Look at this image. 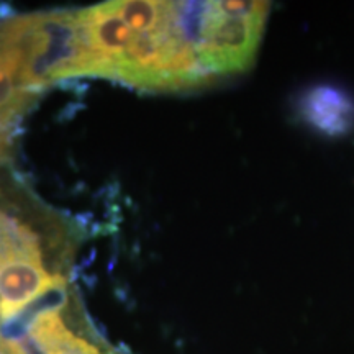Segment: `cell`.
<instances>
[{"label":"cell","mask_w":354,"mask_h":354,"mask_svg":"<svg viewBox=\"0 0 354 354\" xmlns=\"http://www.w3.org/2000/svg\"><path fill=\"white\" fill-rule=\"evenodd\" d=\"M269 12V2H202L197 55L212 81L254 64Z\"/></svg>","instance_id":"1"},{"label":"cell","mask_w":354,"mask_h":354,"mask_svg":"<svg viewBox=\"0 0 354 354\" xmlns=\"http://www.w3.org/2000/svg\"><path fill=\"white\" fill-rule=\"evenodd\" d=\"M12 138H13V130L3 127L2 123H0V161H3V159L7 158L8 151H10Z\"/></svg>","instance_id":"2"},{"label":"cell","mask_w":354,"mask_h":354,"mask_svg":"<svg viewBox=\"0 0 354 354\" xmlns=\"http://www.w3.org/2000/svg\"><path fill=\"white\" fill-rule=\"evenodd\" d=\"M0 354H26L24 348L20 346L19 342H13V339L3 338L0 335Z\"/></svg>","instance_id":"3"}]
</instances>
